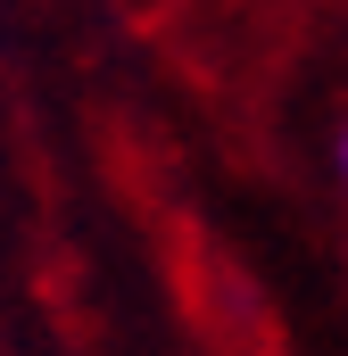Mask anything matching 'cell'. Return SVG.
Wrapping results in <instances>:
<instances>
[{
    "label": "cell",
    "mask_w": 348,
    "mask_h": 356,
    "mask_svg": "<svg viewBox=\"0 0 348 356\" xmlns=\"http://www.w3.org/2000/svg\"><path fill=\"white\" fill-rule=\"evenodd\" d=\"M332 175H340V191H348V116H340V133H332Z\"/></svg>",
    "instance_id": "cell-1"
}]
</instances>
